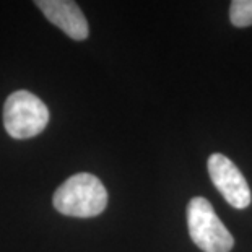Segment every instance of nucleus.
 Listing matches in <instances>:
<instances>
[{
    "label": "nucleus",
    "instance_id": "nucleus-3",
    "mask_svg": "<svg viewBox=\"0 0 252 252\" xmlns=\"http://www.w3.org/2000/svg\"><path fill=\"white\" fill-rule=\"evenodd\" d=\"M189 234L203 252H229L234 239L221 220L217 217L212 203L203 197H194L187 207Z\"/></svg>",
    "mask_w": 252,
    "mask_h": 252
},
{
    "label": "nucleus",
    "instance_id": "nucleus-2",
    "mask_svg": "<svg viewBox=\"0 0 252 252\" xmlns=\"http://www.w3.org/2000/svg\"><path fill=\"white\" fill-rule=\"evenodd\" d=\"M49 122L47 106L30 91H15L3 106V126L10 137L25 140L44 130Z\"/></svg>",
    "mask_w": 252,
    "mask_h": 252
},
{
    "label": "nucleus",
    "instance_id": "nucleus-6",
    "mask_svg": "<svg viewBox=\"0 0 252 252\" xmlns=\"http://www.w3.org/2000/svg\"><path fill=\"white\" fill-rule=\"evenodd\" d=\"M229 20L238 28L252 25V0H231Z\"/></svg>",
    "mask_w": 252,
    "mask_h": 252
},
{
    "label": "nucleus",
    "instance_id": "nucleus-5",
    "mask_svg": "<svg viewBox=\"0 0 252 252\" xmlns=\"http://www.w3.org/2000/svg\"><path fill=\"white\" fill-rule=\"evenodd\" d=\"M42 15L75 41L87 39L88 21L75 0H33Z\"/></svg>",
    "mask_w": 252,
    "mask_h": 252
},
{
    "label": "nucleus",
    "instance_id": "nucleus-1",
    "mask_svg": "<svg viewBox=\"0 0 252 252\" xmlns=\"http://www.w3.org/2000/svg\"><path fill=\"white\" fill-rule=\"evenodd\" d=\"M52 203L62 215L91 218L99 215L108 205V192L96 176L80 173L57 187Z\"/></svg>",
    "mask_w": 252,
    "mask_h": 252
},
{
    "label": "nucleus",
    "instance_id": "nucleus-4",
    "mask_svg": "<svg viewBox=\"0 0 252 252\" xmlns=\"http://www.w3.org/2000/svg\"><path fill=\"white\" fill-rule=\"evenodd\" d=\"M208 174L220 194L234 208H246L251 203V189L243 173L224 155L215 153L208 158Z\"/></svg>",
    "mask_w": 252,
    "mask_h": 252
}]
</instances>
